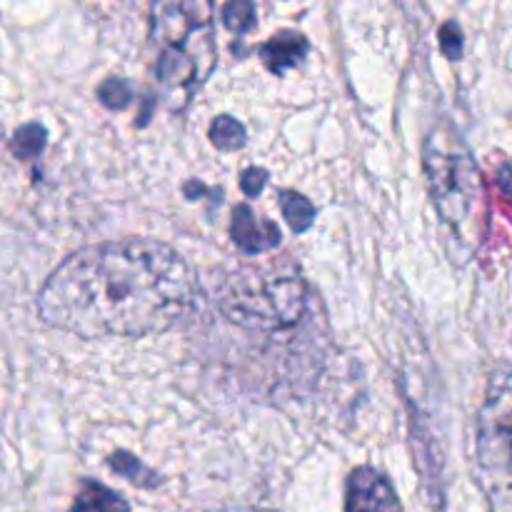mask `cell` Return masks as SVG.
I'll return each instance as SVG.
<instances>
[{
    "mask_svg": "<svg viewBox=\"0 0 512 512\" xmlns=\"http://www.w3.org/2000/svg\"><path fill=\"white\" fill-rule=\"evenodd\" d=\"M195 280L183 255L150 238L85 245L63 260L38 293L48 328L80 338L163 333L193 308Z\"/></svg>",
    "mask_w": 512,
    "mask_h": 512,
    "instance_id": "1",
    "label": "cell"
},
{
    "mask_svg": "<svg viewBox=\"0 0 512 512\" xmlns=\"http://www.w3.org/2000/svg\"><path fill=\"white\" fill-rule=\"evenodd\" d=\"M440 50L448 60H460L463 58V50H465V35L460 30V25L455 20H448L445 25H440Z\"/></svg>",
    "mask_w": 512,
    "mask_h": 512,
    "instance_id": "16",
    "label": "cell"
},
{
    "mask_svg": "<svg viewBox=\"0 0 512 512\" xmlns=\"http://www.w3.org/2000/svg\"><path fill=\"white\" fill-rule=\"evenodd\" d=\"M268 185V170L263 168H248L243 175H240V188L248 198H255V195L263 193V188Z\"/></svg>",
    "mask_w": 512,
    "mask_h": 512,
    "instance_id": "17",
    "label": "cell"
},
{
    "mask_svg": "<svg viewBox=\"0 0 512 512\" xmlns=\"http://www.w3.org/2000/svg\"><path fill=\"white\" fill-rule=\"evenodd\" d=\"M150 43L160 83L185 100L215 68L213 0H153Z\"/></svg>",
    "mask_w": 512,
    "mask_h": 512,
    "instance_id": "2",
    "label": "cell"
},
{
    "mask_svg": "<svg viewBox=\"0 0 512 512\" xmlns=\"http://www.w3.org/2000/svg\"><path fill=\"white\" fill-rule=\"evenodd\" d=\"M310 43L300 33L293 30H283L275 38H270L268 43L260 48V58H263L265 68L275 75L288 73L290 68L303 63V58L308 55Z\"/></svg>",
    "mask_w": 512,
    "mask_h": 512,
    "instance_id": "8",
    "label": "cell"
},
{
    "mask_svg": "<svg viewBox=\"0 0 512 512\" xmlns=\"http://www.w3.org/2000/svg\"><path fill=\"white\" fill-rule=\"evenodd\" d=\"M210 140L218 150L230 153V150H240L248 143V133H245V125L240 120L230 118V115H218L210 125Z\"/></svg>",
    "mask_w": 512,
    "mask_h": 512,
    "instance_id": "12",
    "label": "cell"
},
{
    "mask_svg": "<svg viewBox=\"0 0 512 512\" xmlns=\"http://www.w3.org/2000/svg\"><path fill=\"white\" fill-rule=\"evenodd\" d=\"M230 235H233V243L248 255L268 253V250L280 245L278 225L268 218H260L258 213H253L250 205H238L233 210Z\"/></svg>",
    "mask_w": 512,
    "mask_h": 512,
    "instance_id": "7",
    "label": "cell"
},
{
    "mask_svg": "<svg viewBox=\"0 0 512 512\" xmlns=\"http://www.w3.org/2000/svg\"><path fill=\"white\" fill-rule=\"evenodd\" d=\"M345 512H403L398 493L380 470L355 468L345 488Z\"/></svg>",
    "mask_w": 512,
    "mask_h": 512,
    "instance_id": "6",
    "label": "cell"
},
{
    "mask_svg": "<svg viewBox=\"0 0 512 512\" xmlns=\"http://www.w3.org/2000/svg\"><path fill=\"white\" fill-rule=\"evenodd\" d=\"M308 305V288L298 270L265 265L243 268L228 280L220 308L248 330H283L298 323Z\"/></svg>",
    "mask_w": 512,
    "mask_h": 512,
    "instance_id": "4",
    "label": "cell"
},
{
    "mask_svg": "<svg viewBox=\"0 0 512 512\" xmlns=\"http://www.w3.org/2000/svg\"><path fill=\"white\" fill-rule=\"evenodd\" d=\"M280 210H283L285 220L293 228V233H305L315 223L313 203L305 195L293 193V190H283L280 193Z\"/></svg>",
    "mask_w": 512,
    "mask_h": 512,
    "instance_id": "11",
    "label": "cell"
},
{
    "mask_svg": "<svg viewBox=\"0 0 512 512\" xmlns=\"http://www.w3.org/2000/svg\"><path fill=\"white\" fill-rule=\"evenodd\" d=\"M495 183H498L500 195L512 205V160H508L505 165H500L498 175H495Z\"/></svg>",
    "mask_w": 512,
    "mask_h": 512,
    "instance_id": "18",
    "label": "cell"
},
{
    "mask_svg": "<svg viewBox=\"0 0 512 512\" xmlns=\"http://www.w3.org/2000/svg\"><path fill=\"white\" fill-rule=\"evenodd\" d=\"M478 460L493 508L512 512V420L483 428Z\"/></svg>",
    "mask_w": 512,
    "mask_h": 512,
    "instance_id": "5",
    "label": "cell"
},
{
    "mask_svg": "<svg viewBox=\"0 0 512 512\" xmlns=\"http://www.w3.org/2000/svg\"><path fill=\"white\" fill-rule=\"evenodd\" d=\"M225 28L233 33H248L255 25V3L253 0H228L223 8Z\"/></svg>",
    "mask_w": 512,
    "mask_h": 512,
    "instance_id": "14",
    "label": "cell"
},
{
    "mask_svg": "<svg viewBox=\"0 0 512 512\" xmlns=\"http://www.w3.org/2000/svg\"><path fill=\"white\" fill-rule=\"evenodd\" d=\"M108 465L113 473H118L120 478L130 480V483L138 485V488L150 490V488H158V485L163 483V478H160L155 470H150L143 460H138L135 455L125 453V450H118V453L110 455Z\"/></svg>",
    "mask_w": 512,
    "mask_h": 512,
    "instance_id": "10",
    "label": "cell"
},
{
    "mask_svg": "<svg viewBox=\"0 0 512 512\" xmlns=\"http://www.w3.org/2000/svg\"><path fill=\"white\" fill-rule=\"evenodd\" d=\"M68 512H130L128 500L95 480H83Z\"/></svg>",
    "mask_w": 512,
    "mask_h": 512,
    "instance_id": "9",
    "label": "cell"
},
{
    "mask_svg": "<svg viewBox=\"0 0 512 512\" xmlns=\"http://www.w3.org/2000/svg\"><path fill=\"white\" fill-rule=\"evenodd\" d=\"M98 100L110 110H125L133 103V85L125 78H108L100 83Z\"/></svg>",
    "mask_w": 512,
    "mask_h": 512,
    "instance_id": "15",
    "label": "cell"
},
{
    "mask_svg": "<svg viewBox=\"0 0 512 512\" xmlns=\"http://www.w3.org/2000/svg\"><path fill=\"white\" fill-rule=\"evenodd\" d=\"M423 168L433 205L463 250H475L488 228L485 185L468 145L453 128H438L423 148Z\"/></svg>",
    "mask_w": 512,
    "mask_h": 512,
    "instance_id": "3",
    "label": "cell"
},
{
    "mask_svg": "<svg viewBox=\"0 0 512 512\" xmlns=\"http://www.w3.org/2000/svg\"><path fill=\"white\" fill-rule=\"evenodd\" d=\"M45 143H48V133H45L43 125L28 123L15 130L13 140H10V150L15 153V158L33 160L43 153Z\"/></svg>",
    "mask_w": 512,
    "mask_h": 512,
    "instance_id": "13",
    "label": "cell"
}]
</instances>
